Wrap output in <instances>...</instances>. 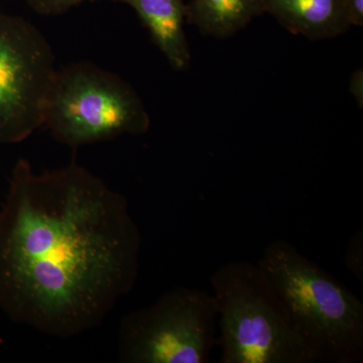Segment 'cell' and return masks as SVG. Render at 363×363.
<instances>
[{
    "instance_id": "1",
    "label": "cell",
    "mask_w": 363,
    "mask_h": 363,
    "mask_svg": "<svg viewBox=\"0 0 363 363\" xmlns=\"http://www.w3.org/2000/svg\"><path fill=\"white\" fill-rule=\"evenodd\" d=\"M142 241L125 198L84 167L39 175L18 160L0 209V308L55 337L92 330L135 288Z\"/></svg>"
},
{
    "instance_id": "2",
    "label": "cell",
    "mask_w": 363,
    "mask_h": 363,
    "mask_svg": "<svg viewBox=\"0 0 363 363\" xmlns=\"http://www.w3.org/2000/svg\"><path fill=\"white\" fill-rule=\"evenodd\" d=\"M316 362L363 359V302L290 241H272L257 260Z\"/></svg>"
},
{
    "instance_id": "3",
    "label": "cell",
    "mask_w": 363,
    "mask_h": 363,
    "mask_svg": "<svg viewBox=\"0 0 363 363\" xmlns=\"http://www.w3.org/2000/svg\"><path fill=\"white\" fill-rule=\"evenodd\" d=\"M216 303L221 363H313L257 262L231 260L209 279Z\"/></svg>"
},
{
    "instance_id": "4",
    "label": "cell",
    "mask_w": 363,
    "mask_h": 363,
    "mask_svg": "<svg viewBox=\"0 0 363 363\" xmlns=\"http://www.w3.org/2000/svg\"><path fill=\"white\" fill-rule=\"evenodd\" d=\"M43 126L72 149L123 135L147 133L149 113L135 90L89 62L56 71L48 90Z\"/></svg>"
},
{
    "instance_id": "5",
    "label": "cell",
    "mask_w": 363,
    "mask_h": 363,
    "mask_svg": "<svg viewBox=\"0 0 363 363\" xmlns=\"http://www.w3.org/2000/svg\"><path fill=\"white\" fill-rule=\"evenodd\" d=\"M216 303L201 289L179 286L121 320L118 353L126 363H208L216 343Z\"/></svg>"
},
{
    "instance_id": "6",
    "label": "cell",
    "mask_w": 363,
    "mask_h": 363,
    "mask_svg": "<svg viewBox=\"0 0 363 363\" xmlns=\"http://www.w3.org/2000/svg\"><path fill=\"white\" fill-rule=\"evenodd\" d=\"M56 71L54 52L39 28L0 11V145L23 142L42 128Z\"/></svg>"
},
{
    "instance_id": "7",
    "label": "cell",
    "mask_w": 363,
    "mask_h": 363,
    "mask_svg": "<svg viewBox=\"0 0 363 363\" xmlns=\"http://www.w3.org/2000/svg\"><path fill=\"white\" fill-rule=\"evenodd\" d=\"M135 9L149 30L154 44L168 60L172 68L184 71L190 67L191 52L184 30L186 4L184 0H111Z\"/></svg>"
},
{
    "instance_id": "8",
    "label": "cell",
    "mask_w": 363,
    "mask_h": 363,
    "mask_svg": "<svg viewBox=\"0 0 363 363\" xmlns=\"http://www.w3.org/2000/svg\"><path fill=\"white\" fill-rule=\"evenodd\" d=\"M264 11L293 35L311 40L331 39L350 28L341 0H264Z\"/></svg>"
},
{
    "instance_id": "9",
    "label": "cell",
    "mask_w": 363,
    "mask_h": 363,
    "mask_svg": "<svg viewBox=\"0 0 363 363\" xmlns=\"http://www.w3.org/2000/svg\"><path fill=\"white\" fill-rule=\"evenodd\" d=\"M264 13V0H192L185 18L202 35L226 39Z\"/></svg>"
},
{
    "instance_id": "10",
    "label": "cell",
    "mask_w": 363,
    "mask_h": 363,
    "mask_svg": "<svg viewBox=\"0 0 363 363\" xmlns=\"http://www.w3.org/2000/svg\"><path fill=\"white\" fill-rule=\"evenodd\" d=\"M344 264L358 281H363V231L357 230L350 238L344 257Z\"/></svg>"
},
{
    "instance_id": "11",
    "label": "cell",
    "mask_w": 363,
    "mask_h": 363,
    "mask_svg": "<svg viewBox=\"0 0 363 363\" xmlns=\"http://www.w3.org/2000/svg\"><path fill=\"white\" fill-rule=\"evenodd\" d=\"M86 1L93 0H26V4L42 16H60Z\"/></svg>"
},
{
    "instance_id": "12",
    "label": "cell",
    "mask_w": 363,
    "mask_h": 363,
    "mask_svg": "<svg viewBox=\"0 0 363 363\" xmlns=\"http://www.w3.org/2000/svg\"><path fill=\"white\" fill-rule=\"evenodd\" d=\"M344 18L348 25L363 26V0H341Z\"/></svg>"
},
{
    "instance_id": "13",
    "label": "cell",
    "mask_w": 363,
    "mask_h": 363,
    "mask_svg": "<svg viewBox=\"0 0 363 363\" xmlns=\"http://www.w3.org/2000/svg\"><path fill=\"white\" fill-rule=\"evenodd\" d=\"M362 70H358L353 74L350 81V91L357 97L360 106H362Z\"/></svg>"
}]
</instances>
